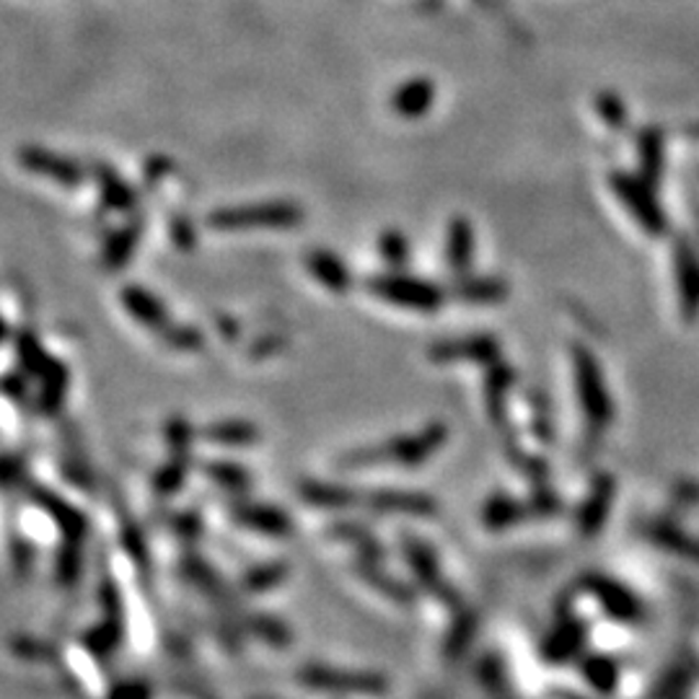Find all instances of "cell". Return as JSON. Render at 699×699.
<instances>
[{
    "instance_id": "d6986e66",
    "label": "cell",
    "mask_w": 699,
    "mask_h": 699,
    "mask_svg": "<svg viewBox=\"0 0 699 699\" xmlns=\"http://www.w3.org/2000/svg\"><path fill=\"white\" fill-rule=\"evenodd\" d=\"M140 236H143V221L138 218V215H133V218H129L125 226H122L120 230H114L110 239H106L104 255H102L104 268L110 272L125 268L129 259H133L135 249H138Z\"/></svg>"
},
{
    "instance_id": "4fadbf2b",
    "label": "cell",
    "mask_w": 699,
    "mask_h": 699,
    "mask_svg": "<svg viewBox=\"0 0 699 699\" xmlns=\"http://www.w3.org/2000/svg\"><path fill=\"white\" fill-rule=\"evenodd\" d=\"M234 521L244 529L257 531L264 537H288L291 534V518L278 506H264V503H239L230 510Z\"/></svg>"
},
{
    "instance_id": "8fae6325",
    "label": "cell",
    "mask_w": 699,
    "mask_h": 699,
    "mask_svg": "<svg viewBox=\"0 0 699 699\" xmlns=\"http://www.w3.org/2000/svg\"><path fill=\"white\" fill-rule=\"evenodd\" d=\"M365 506L376 514H399V516H432L438 503L425 493H409V489H376L365 495Z\"/></svg>"
},
{
    "instance_id": "1f68e13d",
    "label": "cell",
    "mask_w": 699,
    "mask_h": 699,
    "mask_svg": "<svg viewBox=\"0 0 699 699\" xmlns=\"http://www.w3.org/2000/svg\"><path fill=\"white\" fill-rule=\"evenodd\" d=\"M379 255L392 270H402L409 262V241L402 230L386 228L379 236Z\"/></svg>"
},
{
    "instance_id": "83f0119b",
    "label": "cell",
    "mask_w": 699,
    "mask_h": 699,
    "mask_svg": "<svg viewBox=\"0 0 699 699\" xmlns=\"http://www.w3.org/2000/svg\"><path fill=\"white\" fill-rule=\"evenodd\" d=\"M405 552H407V562L413 565L417 578H420L428 588L441 590L443 583H441V575H438L436 554H432L430 546L420 542V539H407Z\"/></svg>"
},
{
    "instance_id": "3957f363",
    "label": "cell",
    "mask_w": 699,
    "mask_h": 699,
    "mask_svg": "<svg viewBox=\"0 0 699 699\" xmlns=\"http://www.w3.org/2000/svg\"><path fill=\"white\" fill-rule=\"evenodd\" d=\"M573 373H575V388H578V402L586 415L588 428L594 432H604L609 428L615 407H611V396L604 381V371L594 358V352L575 345L573 348Z\"/></svg>"
},
{
    "instance_id": "ba28073f",
    "label": "cell",
    "mask_w": 699,
    "mask_h": 699,
    "mask_svg": "<svg viewBox=\"0 0 699 699\" xmlns=\"http://www.w3.org/2000/svg\"><path fill=\"white\" fill-rule=\"evenodd\" d=\"M19 164L24 166L29 174L45 177L49 182L63 184V187H78L83 182L86 171L76 158L53 154L49 148L42 146H24L19 148Z\"/></svg>"
},
{
    "instance_id": "8992f818",
    "label": "cell",
    "mask_w": 699,
    "mask_h": 699,
    "mask_svg": "<svg viewBox=\"0 0 699 699\" xmlns=\"http://www.w3.org/2000/svg\"><path fill=\"white\" fill-rule=\"evenodd\" d=\"M298 679L316 691H335V695L381 697L388 691V679L373 672H340V668L308 666Z\"/></svg>"
},
{
    "instance_id": "e0dca14e",
    "label": "cell",
    "mask_w": 699,
    "mask_h": 699,
    "mask_svg": "<svg viewBox=\"0 0 699 699\" xmlns=\"http://www.w3.org/2000/svg\"><path fill=\"white\" fill-rule=\"evenodd\" d=\"M474 259V226L470 218L456 215L449 223V234H446V264L456 275H470Z\"/></svg>"
},
{
    "instance_id": "52a82bcc",
    "label": "cell",
    "mask_w": 699,
    "mask_h": 699,
    "mask_svg": "<svg viewBox=\"0 0 699 699\" xmlns=\"http://www.w3.org/2000/svg\"><path fill=\"white\" fill-rule=\"evenodd\" d=\"M432 363H482L493 365L500 360V342L493 335H466L456 340H441L428 348Z\"/></svg>"
},
{
    "instance_id": "484cf974",
    "label": "cell",
    "mask_w": 699,
    "mask_h": 699,
    "mask_svg": "<svg viewBox=\"0 0 699 699\" xmlns=\"http://www.w3.org/2000/svg\"><path fill=\"white\" fill-rule=\"evenodd\" d=\"M638 158L643 179L651 187L661 182L663 166H666V150H663V135L658 127H645L638 138Z\"/></svg>"
},
{
    "instance_id": "e575fe53",
    "label": "cell",
    "mask_w": 699,
    "mask_h": 699,
    "mask_svg": "<svg viewBox=\"0 0 699 699\" xmlns=\"http://www.w3.org/2000/svg\"><path fill=\"white\" fill-rule=\"evenodd\" d=\"M166 443H169L171 456H190L192 459V443H194V430L190 420L184 417H171L166 422Z\"/></svg>"
},
{
    "instance_id": "7bdbcfd3",
    "label": "cell",
    "mask_w": 699,
    "mask_h": 699,
    "mask_svg": "<svg viewBox=\"0 0 699 699\" xmlns=\"http://www.w3.org/2000/svg\"><path fill=\"white\" fill-rule=\"evenodd\" d=\"M275 348H283V337L272 335V337H264L262 345H255V348H251V352H255V356L259 358V356H264V352H268V350L272 352Z\"/></svg>"
},
{
    "instance_id": "9a60e30c",
    "label": "cell",
    "mask_w": 699,
    "mask_h": 699,
    "mask_svg": "<svg viewBox=\"0 0 699 699\" xmlns=\"http://www.w3.org/2000/svg\"><path fill=\"white\" fill-rule=\"evenodd\" d=\"M432 102H436V83L430 78L417 76L409 78L392 93V112L399 114L402 120H420L430 112Z\"/></svg>"
},
{
    "instance_id": "6da1fadb",
    "label": "cell",
    "mask_w": 699,
    "mask_h": 699,
    "mask_svg": "<svg viewBox=\"0 0 699 699\" xmlns=\"http://www.w3.org/2000/svg\"><path fill=\"white\" fill-rule=\"evenodd\" d=\"M446 441H449V425L436 420L417 432H407V436L388 438L384 443L348 451L340 459V466H345V470H371V466H407V470H415V466H422L432 453L441 451Z\"/></svg>"
},
{
    "instance_id": "f546056e",
    "label": "cell",
    "mask_w": 699,
    "mask_h": 699,
    "mask_svg": "<svg viewBox=\"0 0 699 699\" xmlns=\"http://www.w3.org/2000/svg\"><path fill=\"white\" fill-rule=\"evenodd\" d=\"M19 360H21V369H24L29 376H42L45 373V369L49 365V358L45 348H42V342L37 340V337L32 335V331H21L19 335Z\"/></svg>"
},
{
    "instance_id": "7a4b0ae2",
    "label": "cell",
    "mask_w": 699,
    "mask_h": 699,
    "mask_svg": "<svg viewBox=\"0 0 699 699\" xmlns=\"http://www.w3.org/2000/svg\"><path fill=\"white\" fill-rule=\"evenodd\" d=\"M306 218L304 207L291 200H262V203L218 207L207 215V226L215 230L247 228H295Z\"/></svg>"
},
{
    "instance_id": "d4e9b609",
    "label": "cell",
    "mask_w": 699,
    "mask_h": 699,
    "mask_svg": "<svg viewBox=\"0 0 699 699\" xmlns=\"http://www.w3.org/2000/svg\"><path fill=\"white\" fill-rule=\"evenodd\" d=\"M516 373L510 365L497 363L489 365L487 379H485V396H487V413L493 417L495 425H506V394L514 386Z\"/></svg>"
},
{
    "instance_id": "44dd1931",
    "label": "cell",
    "mask_w": 699,
    "mask_h": 699,
    "mask_svg": "<svg viewBox=\"0 0 699 699\" xmlns=\"http://www.w3.org/2000/svg\"><path fill=\"white\" fill-rule=\"evenodd\" d=\"M200 436L213 446H226V449H247L259 441V428L249 420H215L207 422Z\"/></svg>"
},
{
    "instance_id": "277c9868",
    "label": "cell",
    "mask_w": 699,
    "mask_h": 699,
    "mask_svg": "<svg viewBox=\"0 0 699 699\" xmlns=\"http://www.w3.org/2000/svg\"><path fill=\"white\" fill-rule=\"evenodd\" d=\"M369 293L384 304L407 308V312L432 314L446 304V291L441 285L428 283V280L405 275V272H384V275L371 278Z\"/></svg>"
},
{
    "instance_id": "60d3db41",
    "label": "cell",
    "mask_w": 699,
    "mask_h": 699,
    "mask_svg": "<svg viewBox=\"0 0 699 699\" xmlns=\"http://www.w3.org/2000/svg\"><path fill=\"white\" fill-rule=\"evenodd\" d=\"M171 239L179 249H192L194 247V228L187 218L171 221Z\"/></svg>"
},
{
    "instance_id": "f35d334b",
    "label": "cell",
    "mask_w": 699,
    "mask_h": 699,
    "mask_svg": "<svg viewBox=\"0 0 699 699\" xmlns=\"http://www.w3.org/2000/svg\"><path fill=\"white\" fill-rule=\"evenodd\" d=\"M81 573V544L65 542V546L57 554V580L74 583Z\"/></svg>"
},
{
    "instance_id": "b9f144b4",
    "label": "cell",
    "mask_w": 699,
    "mask_h": 699,
    "mask_svg": "<svg viewBox=\"0 0 699 699\" xmlns=\"http://www.w3.org/2000/svg\"><path fill=\"white\" fill-rule=\"evenodd\" d=\"M3 392L11 396V399H16V402H24V396H26V384L24 381H21L16 373H9V376H5V384H3Z\"/></svg>"
},
{
    "instance_id": "5bb4252c",
    "label": "cell",
    "mask_w": 699,
    "mask_h": 699,
    "mask_svg": "<svg viewBox=\"0 0 699 699\" xmlns=\"http://www.w3.org/2000/svg\"><path fill=\"white\" fill-rule=\"evenodd\" d=\"M120 301H122V306L127 308V314L133 316V319L138 324H143L146 329L164 331L171 324L169 308H166L161 304V298L150 293L148 288H143V285L122 288Z\"/></svg>"
},
{
    "instance_id": "30bf717a",
    "label": "cell",
    "mask_w": 699,
    "mask_h": 699,
    "mask_svg": "<svg viewBox=\"0 0 699 699\" xmlns=\"http://www.w3.org/2000/svg\"><path fill=\"white\" fill-rule=\"evenodd\" d=\"M26 493L34 500V506H40L57 523V529H60L65 542H76V544L83 542L86 531H89V523H86V516L81 514V510H76L70 503H65L63 497H57L53 489L47 487L32 485Z\"/></svg>"
},
{
    "instance_id": "7402d4cb",
    "label": "cell",
    "mask_w": 699,
    "mask_h": 699,
    "mask_svg": "<svg viewBox=\"0 0 699 699\" xmlns=\"http://www.w3.org/2000/svg\"><path fill=\"white\" fill-rule=\"evenodd\" d=\"M93 177H97L99 192H102L104 205L110 207V211L133 213L135 207H138V194H135L133 187H129L112 166L99 164L97 169H93Z\"/></svg>"
},
{
    "instance_id": "d590c367",
    "label": "cell",
    "mask_w": 699,
    "mask_h": 699,
    "mask_svg": "<svg viewBox=\"0 0 699 699\" xmlns=\"http://www.w3.org/2000/svg\"><path fill=\"white\" fill-rule=\"evenodd\" d=\"M651 537L658 542L661 546H668V550L687 554V557H697L699 560V544L695 539H689L687 534H681L679 529L668 523H655L651 529Z\"/></svg>"
},
{
    "instance_id": "8d00e7d4",
    "label": "cell",
    "mask_w": 699,
    "mask_h": 699,
    "mask_svg": "<svg viewBox=\"0 0 699 699\" xmlns=\"http://www.w3.org/2000/svg\"><path fill=\"white\" fill-rule=\"evenodd\" d=\"M596 112H598V117H601L609 127H615V129H624L627 120H630V117H627L624 102L617 97V93H611V91L598 93V97H596Z\"/></svg>"
},
{
    "instance_id": "9c48e42d",
    "label": "cell",
    "mask_w": 699,
    "mask_h": 699,
    "mask_svg": "<svg viewBox=\"0 0 699 699\" xmlns=\"http://www.w3.org/2000/svg\"><path fill=\"white\" fill-rule=\"evenodd\" d=\"M674 272L684 322L699 319V255L687 239L674 244Z\"/></svg>"
},
{
    "instance_id": "ab89813d",
    "label": "cell",
    "mask_w": 699,
    "mask_h": 699,
    "mask_svg": "<svg viewBox=\"0 0 699 699\" xmlns=\"http://www.w3.org/2000/svg\"><path fill=\"white\" fill-rule=\"evenodd\" d=\"M106 699H150V687L146 681H127L117 684Z\"/></svg>"
},
{
    "instance_id": "cb8c5ba5",
    "label": "cell",
    "mask_w": 699,
    "mask_h": 699,
    "mask_svg": "<svg viewBox=\"0 0 699 699\" xmlns=\"http://www.w3.org/2000/svg\"><path fill=\"white\" fill-rule=\"evenodd\" d=\"M42 386H40V413L45 415H57L60 407L65 405V394H68V384H70V371L68 365L60 363V360H49V365L45 369V373L40 376Z\"/></svg>"
},
{
    "instance_id": "5b68a950",
    "label": "cell",
    "mask_w": 699,
    "mask_h": 699,
    "mask_svg": "<svg viewBox=\"0 0 699 699\" xmlns=\"http://www.w3.org/2000/svg\"><path fill=\"white\" fill-rule=\"evenodd\" d=\"M609 182H611V190H615L617 198L622 200L632 218L647 230V236L666 234L668 230L666 211H663L658 200H655L653 187L647 184L643 177H632V174H624V171H617V174H611Z\"/></svg>"
},
{
    "instance_id": "d6a6232c",
    "label": "cell",
    "mask_w": 699,
    "mask_h": 699,
    "mask_svg": "<svg viewBox=\"0 0 699 699\" xmlns=\"http://www.w3.org/2000/svg\"><path fill=\"white\" fill-rule=\"evenodd\" d=\"M190 456H171L169 464H164L161 470L156 472L154 487L158 495H174L179 487L184 485L187 472H190Z\"/></svg>"
},
{
    "instance_id": "836d02e7",
    "label": "cell",
    "mask_w": 699,
    "mask_h": 699,
    "mask_svg": "<svg viewBox=\"0 0 699 699\" xmlns=\"http://www.w3.org/2000/svg\"><path fill=\"white\" fill-rule=\"evenodd\" d=\"M161 340L169 345V348L182 350V352L200 350L205 345L203 331H200L198 327H190V324H169V327L161 331Z\"/></svg>"
},
{
    "instance_id": "603a6c76",
    "label": "cell",
    "mask_w": 699,
    "mask_h": 699,
    "mask_svg": "<svg viewBox=\"0 0 699 699\" xmlns=\"http://www.w3.org/2000/svg\"><path fill=\"white\" fill-rule=\"evenodd\" d=\"M526 516H531L529 500H516V497L503 493L489 497L485 508H482V523H485L489 531L510 529V526L523 521Z\"/></svg>"
},
{
    "instance_id": "ac0fdd59",
    "label": "cell",
    "mask_w": 699,
    "mask_h": 699,
    "mask_svg": "<svg viewBox=\"0 0 699 699\" xmlns=\"http://www.w3.org/2000/svg\"><path fill=\"white\" fill-rule=\"evenodd\" d=\"M459 301L477 306H493L503 304L508 298L510 285L503 278H487V275H459L453 285Z\"/></svg>"
},
{
    "instance_id": "2e32d148",
    "label": "cell",
    "mask_w": 699,
    "mask_h": 699,
    "mask_svg": "<svg viewBox=\"0 0 699 699\" xmlns=\"http://www.w3.org/2000/svg\"><path fill=\"white\" fill-rule=\"evenodd\" d=\"M306 270L316 283L327 288L331 293H348L352 285V272L335 251L329 249H312L306 251Z\"/></svg>"
},
{
    "instance_id": "ffe728a7",
    "label": "cell",
    "mask_w": 699,
    "mask_h": 699,
    "mask_svg": "<svg viewBox=\"0 0 699 699\" xmlns=\"http://www.w3.org/2000/svg\"><path fill=\"white\" fill-rule=\"evenodd\" d=\"M298 495L304 497L306 506L324 508V510H342L358 506V495L350 487L335 485V482L322 480H304L298 485Z\"/></svg>"
},
{
    "instance_id": "f1b7e54d",
    "label": "cell",
    "mask_w": 699,
    "mask_h": 699,
    "mask_svg": "<svg viewBox=\"0 0 699 699\" xmlns=\"http://www.w3.org/2000/svg\"><path fill=\"white\" fill-rule=\"evenodd\" d=\"M120 640H122V619L106 617L104 624H97L91 632H86L83 645L86 651L97 655V658H106V655L117 651Z\"/></svg>"
},
{
    "instance_id": "7c38bea8",
    "label": "cell",
    "mask_w": 699,
    "mask_h": 699,
    "mask_svg": "<svg viewBox=\"0 0 699 699\" xmlns=\"http://www.w3.org/2000/svg\"><path fill=\"white\" fill-rule=\"evenodd\" d=\"M615 477L611 474H598L590 485L586 503H583L578 510V531L583 537H594L604 529V521H607L611 500H615Z\"/></svg>"
},
{
    "instance_id": "4dcf8cb0",
    "label": "cell",
    "mask_w": 699,
    "mask_h": 699,
    "mask_svg": "<svg viewBox=\"0 0 699 699\" xmlns=\"http://www.w3.org/2000/svg\"><path fill=\"white\" fill-rule=\"evenodd\" d=\"M285 578H288L285 562H264V565H257V567H251V571L244 573L241 586L259 594V590H270V588L280 586V583H283Z\"/></svg>"
},
{
    "instance_id": "74e56055",
    "label": "cell",
    "mask_w": 699,
    "mask_h": 699,
    "mask_svg": "<svg viewBox=\"0 0 699 699\" xmlns=\"http://www.w3.org/2000/svg\"><path fill=\"white\" fill-rule=\"evenodd\" d=\"M360 573H363V578L369 580V583H373V586H376L379 590H384L386 596L399 598V601H409V598H413V596H409L407 588H402L399 580H394L392 575L381 573L376 565H371V562H365V565H360Z\"/></svg>"
},
{
    "instance_id": "4316f807",
    "label": "cell",
    "mask_w": 699,
    "mask_h": 699,
    "mask_svg": "<svg viewBox=\"0 0 699 699\" xmlns=\"http://www.w3.org/2000/svg\"><path fill=\"white\" fill-rule=\"evenodd\" d=\"M203 472L205 477H211L213 485L228 489V493H247L251 487V472L244 470L241 464H234V461H207Z\"/></svg>"
}]
</instances>
